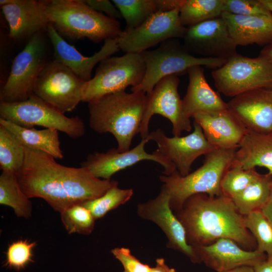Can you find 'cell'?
I'll return each mask as SVG.
<instances>
[{
    "label": "cell",
    "instance_id": "cell-20",
    "mask_svg": "<svg viewBox=\"0 0 272 272\" xmlns=\"http://www.w3.org/2000/svg\"><path fill=\"white\" fill-rule=\"evenodd\" d=\"M46 33L52 45L54 59L71 70L85 82L90 80L95 65L119 51L117 38L107 39L101 48L91 56H85L67 43L50 23Z\"/></svg>",
    "mask_w": 272,
    "mask_h": 272
},
{
    "label": "cell",
    "instance_id": "cell-40",
    "mask_svg": "<svg viewBox=\"0 0 272 272\" xmlns=\"http://www.w3.org/2000/svg\"><path fill=\"white\" fill-rule=\"evenodd\" d=\"M253 267L254 272H272V256H267Z\"/></svg>",
    "mask_w": 272,
    "mask_h": 272
},
{
    "label": "cell",
    "instance_id": "cell-3",
    "mask_svg": "<svg viewBox=\"0 0 272 272\" xmlns=\"http://www.w3.org/2000/svg\"><path fill=\"white\" fill-rule=\"evenodd\" d=\"M147 101V95L122 91L104 95L88 103L89 126L94 131L111 133L120 152L130 150L138 133Z\"/></svg>",
    "mask_w": 272,
    "mask_h": 272
},
{
    "label": "cell",
    "instance_id": "cell-2",
    "mask_svg": "<svg viewBox=\"0 0 272 272\" xmlns=\"http://www.w3.org/2000/svg\"><path fill=\"white\" fill-rule=\"evenodd\" d=\"M174 213L185 229L187 243L192 247L228 238L246 250L256 249V242L245 226L244 216L232 199L224 194L193 195Z\"/></svg>",
    "mask_w": 272,
    "mask_h": 272
},
{
    "label": "cell",
    "instance_id": "cell-6",
    "mask_svg": "<svg viewBox=\"0 0 272 272\" xmlns=\"http://www.w3.org/2000/svg\"><path fill=\"white\" fill-rule=\"evenodd\" d=\"M141 55L146 65V72L142 82L131 87L132 92L149 94L162 78L172 75L187 73L191 67L200 65L216 69L228 60L225 59L196 57L190 53L178 39L172 38L161 43L157 48L146 50Z\"/></svg>",
    "mask_w": 272,
    "mask_h": 272
},
{
    "label": "cell",
    "instance_id": "cell-46",
    "mask_svg": "<svg viewBox=\"0 0 272 272\" xmlns=\"http://www.w3.org/2000/svg\"><path fill=\"white\" fill-rule=\"evenodd\" d=\"M122 272H126V271H122Z\"/></svg>",
    "mask_w": 272,
    "mask_h": 272
},
{
    "label": "cell",
    "instance_id": "cell-19",
    "mask_svg": "<svg viewBox=\"0 0 272 272\" xmlns=\"http://www.w3.org/2000/svg\"><path fill=\"white\" fill-rule=\"evenodd\" d=\"M227 106L248 131L272 132V90L257 89L242 93L231 99Z\"/></svg>",
    "mask_w": 272,
    "mask_h": 272
},
{
    "label": "cell",
    "instance_id": "cell-42",
    "mask_svg": "<svg viewBox=\"0 0 272 272\" xmlns=\"http://www.w3.org/2000/svg\"><path fill=\"white\" fill-rule=\"evenodd\" d=\"M263 215L272 225V180L268 199L261 210Z\"/></svg>",
    "mask_w": 272,
    "mask_h": 272
},
{
    "label": "cell",
    "instance_id": "cell-38",
    "mask_svg": "<svg viewBox=\"0 0 272 272\" xmlns=\"http://www.w3.org/2000/svg\"><path fill=\"white\" fill-rule=\"evenodd\" d=\"M114 257L122 264L126 272H150L151 267L142 263L131 253L129 248L116 247L111 250Z\"/></svg>",
    "mask_w": 272,
    "mask_h": 272
},
{
    "label": "cell",
    "instance_id": "cell-16",
    "mask_svg": "<svg viewBox=\"0 0 272 272\" xmlns=\"http://www.w3.org/2000/svg\"><path fill=\"white\" fill-rule=\"evenodd\" d=\"M169 200V194L162 186L155 198L138 204L137 214L161 228L167 238L168 248L182 253L192 263H200L193 247L187 243L185 229L171 209Z\"/></svg>",
    "mask_w": 272,
    "mask_h": 272
},
{
    "label": "cell",
    "instance_id": "cell-15",
    "mask_svg": "<svg viewBox=\"0 0 272 272\" xmlns=\"http://www.w3.org/2000/svg\"><path fill=\"white\" fill-rule=\"evenodd\" d=\"M182 39L192 54L228 60L237 54V45L222 16L186 27Z\"/></svg>",
    "mask_w": 272,
    "mask_h": 272
},
{
    "label": "cell",
    "instance_id": "cell-23",
    "mask_svg": "<svg viewBox=\"0 0 272 272\" xmlns=\"http://www.w3.org/2000/svg\"><path fill=\"white\" fill-rule=\"evenodd\" d=\"M189 84L187 92L182 99L185 115L190 118L198 113H211L228 109L219 93L209 85L204 74V67L197 65L187 71Z\"/></svg>",
    "mask_w": 272,
    "mask_h": 272
},
{
    "label": "cell",
    "instance_id": "cell-9",
    "mask_svg": "<svg viewBox=\"0 0 272 272\" xmlns=\"http://www.w3.org/2000/svg\"><path fill=\"white\" fill-rule=\"evenodd\" d=\"M0 118L27 128L41 126L54 129L75 139L82 137L86 131L79 116L68 117L34 94L23 101L1 102Z\"/></svg>",
    "mask_w": 272,
    "mask_h": 272
},
{
    "label": "cell",
    "instance_id": "cell-22",
    "mask_svg": "<svg viewBox=\"0 0 272 272\" xmlns=\"http://www.w3.org/2000/svg\"><path fill=\"white\" fill-rule=\"evenodd\" d=\"M193 118L201 127L208 141L215 149H238L248 131L228 109L217 112L198 113Z\"/></svg>",
    "mask_w": 272,
    "mask_h": 272
},
{
    "label": "cell",
    "instance_id": "cell-12",
    "mask_svg": "<svg viewBox=\"0 0 272 272\" xmlns=\"http://www.w3.org/2000/svg\"><path fill=\"white\" fill-rule=\"evenodd\" d=\"M186 27L179 18V9L157 12L139 27L122 30L117 38L120 50L141 53L159 43L172 38H183Z\"/></svg>",
    "mask_w": 272,
    "mask_h": 272
},
{
    "label": "cell",
    "instance_id": "cell-8",
    "mask_svg": "<svg viewBox=\"0 0 272 272\" xmlns=\"http://www.w3.org/2000/svg\"><path fill=\"white\" fill-rule=\"evenodd\" d=\"M45 32L36 34L14 58L9 76L1 90V102H19L33 94L34 85L48 62Z\"/></svg>",
    "mask_w": 272,
    "mask_h": 272
},
{
    "label": "cell",
    "instance_id": "cell-45",
    "mask_svg": "<svg viewBox=\"0 0 272 272\" xmlns=\"http://www.w3.org/2000/svg\"><path fill=\"white\" fill-rule=\"evenodd\" d=\"M263 4L272 12V0H261Z\"/></svg>",
    "mask_w": 272,
    "mask_h": 272
},
{
    "label": "cell",
    "instance_id": "cell-41",
    "mask_svg": "<svg viewBox=\"0 0 272 272\" xmlns=\"http://www.w3.org/2000/svg\"><path fill=\"white\" fill-rule=\"evenodd\" d=\"M150 272H178L174 268L169 267L163 258H158L154 267H151Z\"/></svg>",
    "mask_w": 272,
    "mask_h": 272
},
{
    "label": "cell",
    "instance_id": "cell-32",
    "mask_svg": "<svg viewBox=\"0 0 272 272\" xmlns=\"http://www.w3.org/2000/svg\"><path fill=\"white\" fill-rule=\"evenodd\" d=\"M133 189H121L115 185L101 196L81 204L88 209L95 220L103 217L109 211L127 202L132 197Z\"/></svg>",
    "mask_w": 272,
    "mask_h": 272
},
{
    "label": "cell",
    "instance_id": "cell-21",
    "mask_svg": "<svg viewBox=\"0 0 272 272\" xmlns=\"http://www.w3.org/2000/svg\"><path fill=\"white\" fill-rule=\"evenodd\" d=\"M201 263L215 272L243 265L253 266L267 255L255 249L246 250L232 239L221 238L207 245L193 247Z\"/></svg>",
    "mask_w": 272,
    "mask_h": 272
},
{
    "label": "cell",
    "instance_id": "cell-11",
    "mask_svg": "<svg viewBox=\"0 0 272 272\" xmlns=\"http://www.w3.org/2000/svg\"><path fill=\"white\" fill-rule=\"evenodd\" d=\"M86 82L64 64L48 61L33 88V94L64 114L82 102Z\"/></svg>",
    "mask_w": 272,
    "mask_h": 272
},
{
    "label": "cell",
    "instance_id": "cell-36",
    "mask_svg": "<svg viewBox=\"0 0 272 272\" xmlns=\"http://www.w3.org/2000/svg\"><path fill=\"white\" fill-rule=\"evenodd\" d=\"M37 245L36 242L27 240H18L11 243L6 252L4 266L20 270L29 263L33 262V250Z\"/></svg>",
    "mask_w": 272,
    "mask_h": 272
},
{
    "label": "cell",
    "instance_id": "cell-13",
    "mask_svg": "<svg viewBox=\"0 0 272 272\" xmlns=\"http://www.w3.org/2000/svg\"><path fill=\"white\" fill-rule=\"evenodd\" d=\"M179 81L177 75L166 76L147 94V104L139 130L142 139L149 134V122L155 114H160L170 121L174 136L180 137L182 131L191 130L190 118L184 113L182 101L178 92Z\"/></svg>",
    "mask_w": 272,
    "mask_h": 272
},
{
    "label": "cell",
    "instance_id": "cell-10",
    "mask_svg": "<svg viewBox=\"0 0 272 272\" xmlns=\"http://www.w3.org/2000/svg\"><path fill=\"white\" fill-rule=\"evenodd\" d=\"M211 74L218 91L226 96L257 89L272 90V64L260 55L251 58L236 54Z\"/></svg>",
    "mask_w": 272,
    "mask_h": 272
},
{
    "label": "cell",
    "instance_id": "cell-28",
    "mask_svg": "<svg viewBox=\"0 0 272 272\" xmlns=\"http://www.w3.org/2000/svg\"><path fill=\"white\" fill-rule=\"evenodd\" d=\"M0 203L12 208L18 217L28 219L32 216V202L22 190L15 173L2 172Z\"/></svg>",
    "mask_w": 272,
    "mask_h": 272
},
{
    "label": "cell",
    "instance_id": "cell-14",
    "mask_svg": "<svg viewBox=\"0 0 272 272\" xmlns=\"http://www.w3.org/2000/svg\"><path fill=\"white\" fill-rule=\"evenodd\" d=\"M193 127V132L184 137H168L160 128L148 135L150 140L155 141L158 145L154 152L170 162L183 176L190 173L192 163L198 157L215 149L195 121Z\"/></svg>",
    "mask_w": 272,
    "mask_h": 272
},
{
    "label": "cell",
    "instance_id": "cell-17",
    "mask_svg": "<svg viewBox=\"0 0 272 272\" xmlns=\"http://www.w3.org/2000/svg\"><path fill=\"white\" fill-rule=\"evenodd\" d=\"M150 139H142L135 147L125 152H120L115 148L109 149L105 153L95 152L89 155L81 166L87 168L96 177L103 179H111L117 172L132 166L140 161L150 160L162 165L165 175H169L177 170L174 165L166 158L154 151L148 153L145 146Z\"/></svg>",
    "mask_w": 272,
    "mask_h": 272
},
{
    "label": "cell",
    "instance_id": "cell-5",
    "mask_svg": "<svg viewBox=\"0 0 272 272\" xmlns=\"http://www.w3.org/2000/svg\"><path fill=\"white\" fill-rule=\"evenodd\" d=\"M237 149L213 150L205 155L201 166L185 176L177 170L169 175H161L160 180L169 194L172 211L180 210L185 200L194 194L210 196L223 194L221 181L232 165Z\"/></svg>",
    "mask_w": 272,
    "mask_h": 272
},
{
    "label": "cell",
    "instance_id": "cell-25",
    "mask_svg": "<svg viewBox=\"0 0 272 272\" xmlns=\"http://www.w3.org/2000/svg\"><path fill=\"white\" fill-rule=\"evenodd\" d=\"M257 166L266 168L272 175V132L247 131L235 152L231 167L250 169Z\"/></svg>",
    "mask_w": 272,
    "mask_h": 272
},
{
    "label": "cell",
    "instance_id": "cell-1",
    "mask_svg": "<svg viewBox=\"0 0 272 272\" xmlns=\"http://www.w3.org/2000/svg\"><path fill=\"white\" fill-rule=\"evenodd\" d=\"M24 148V164L16 174L22 190L29 199L42 198L59 213L97 198L118 184L96 177L85 167L65 166L47 153Z\"/></svg>",
    "mask_w": 272,
    "mask_h": 272
},
{
    "label": "cell",
    "instance_id": "cell-39",
    "mask_svg": "<svg viewBox=\"0 0 272 272\" xmlns=\"http://www.w3.org/2000/svg\"><path fill=\"white\" fill-rule=\"evenodd\" d=\"M94 10L117 20L122 18L120 12L112 2L108 0H84Z\"/></svg>",
    "mask_w": 272,
    "mask_h": 272
},
{
    "label": "cell",
    "instance_id": "cell-37",
    "mask_svg": "<svg viewBox=\"0 0 272 272\" xmlns=\"http://www.w3.org/2000/svg\"><path fill=\"white\" fill-rule=\"evenodd\" d=\"M224 12L245 16L272 18V12L261 0H224Z\"/></svg>",
    "mask_w": 272,
    "mask_h": 272
},
{
    "label": "cell",
    "instance_id": "cell-33",
    "mask_svg": "<svg viewBox=\"0 0 272 272\" xmlns=\"http://www.w3.org/2000/svg\"><path fill=\"white\" fill-rule=\"evenodd\" d=\"M247 229L254 238L256 249L265 253L267 256H272V225L263 215L261 210L252 212L244 216Z\"/></svg>",
    "mask_w": 272,
    "mask_h": 272
},
{
    "label": "cell",
    "instance_id": "cell-27",
    "mask_svg": "<svg viewBox=\"0 0 272 272\" xmlns=\"http://www.w3.org/2000/svg\"><path fill=\"white\" fill-rule=\"evenodd\" d=\"M272 175L260 174L242 191L231 199L243 216L261 210L266 202L270 193Z\"/></svg>",
    "mask_w": 272,
    "mask_h": 272
},
{
    "label": "cell",
    "instance_id": "cell-7",
    "mask_svg": "<svg viewBox=\"0 0 272 272\" xmlns=\"http://www.w3.org/2000/svg\"><path fill=\"white\" fill-rule=\"evenodd\" d=\"M146 65L141 53H125L107 57L99 63L94 77L86 82L82 102L89 103L107 94L134 87L143 81Z\"/></svg>",
    "mask_w": 272,
    "mask_h": 272
},
{
    "label": "cell",
    "instance_id": "cell-26",
    "mask_svg": "<svg viewBox=\"0 0 272 272\" xmlns=\"http://www.w3.org/2000/svg\"><path fill=\"white\" fill-rule=\"evenodd\" d=\"M0 125L12 132L25 147L44 152L55 159L63 158L58 130L24 127L2 118Z\"/></svg>",
    "mask_w": 272,
    "mask_h": 272
},
{
    "label": "cell",
    "instance_id": "cell-4",
    "mask_svg": "<svg viewBox=\"0 0 272 272\" xmlns=\"http://www.w3.org/2000/svg\"><path fill=\"white\" fill-rule=\"evenodd\" d=\"M50 23L62 37L87 38L94 43L117 38L122 31L119 22L98 12L84 0H45Z\"/></svg>",
    "mask_w": 272,
    "mask_h": 272
},
{
    "label": "cell",
    "instance_id": "cell-31",
    "mask_svg": "<svg viewBox=\"0 0 272 272\" xmlns=\"http://www.w3.org/2000/svg\"><path fill=\"white\" fill-rule=\"evenodd\" d=\"M126 23L125 29L135 28L159 12L156 0H113Z\"/></svg>",
    "mask_w": 272,
    "mask_h": 272
},
{
    "label": "cell",
    "instance_id": "cell-30",
    "mask_svg": "<svg viewBox=\"0 0 272 272\" xmlns=\"http://www.w3.org/2000/svg\"><path fill=\"white\" fill-rule=\"evenodd\" d=\"M24 146L9 130L0 125V167L2 171L16 174L24 162Z\"/></svg>",
    "mask_w": 272,
    "mask_h": 272
},
{
    "label": "cell",
    "instance_id": "cell-34",
    "mask_svg": "<svg viewBox=\"0 0 272 272\" xmlns=\"http://www.w3.org/2000/svg\"><path fill=\"white\" fill-rule=\"evenodd\" d=\"M62 223L70 234H91L95 227V219L90 211L82 204L74 205L60 213Z\"/></svg>",
    "mask_w": 272,
    "mask_h": 272
},
{
    "label": "cell",
    "instance_id": "cell-35",
    "mask_svg": "<svg viewBox=\"0 0 272 272\" xmlns=\"http://www.w3.org/2000/svg\"><path fill=\"white\" fill-rule=\"evenodd\" d=\"M260 174L255 168L244 169L231 167L225 173L221 181L223 194L232 198L245 189Z\"/></svg>",
    "mask_w": 272,
    "mask_h": 272
},
{
    "label": "cell",
    "instance_id": "cell-44",
    "mask_svg": "<svg viewBox=\"0 0 272 272\" xmlns=\"http://www.w3.org/2000/svg\"><path fill=\"white\" fill-rule=\"evenodd\" d=\"M223 272H254V271L252 266L243 265Z\"/></svg>",
    "mask_w": 272,
    "mask_h": 272
},
{
    "label": "cell",
    "instance_id": "cell-18",
    "mask_svg": "<svg viewBox=\"0 0 272 272\" xmlns=\"http://www.w3.org/2000/svg\"><path fill=\"white\" fill-rule=\"evenodd\" d=\"M2 11L9 27V36L27 43L37 33L45 31L50 22L45 1L1 0Z\"/></svg>",
    "mask_w": 272,
    "mask_h": 272
},
{
    "label": "cell",
    "instance_id": "cell-43",
    "mask_svg": "<svg viewBox=\"0 0 272 272\" xmlns=\"http://www.w3.org/2000/svg\"><path fill=\"white\" fill-rule=\"evenodd\" d=\"M259 55L265 58L272 64V43L264 46Z\"/></svg>",
    "mask_w": 272,
    "mask_h": 272
},
{
    "label": "cell",
    "instance_id": "cell-29",
    "mask_svg": "<svg viewBox=\"0 0 272 272\" xmlns=\"http://www.w3.org/2000/svg\"><path fill=\"white\" fill-rule=\"evenodd\" d=\"M224 12V0H183L179 18L185 27L220 17Z\"/></svg>",
    "mask_w": 272,
    "mask_h": 272
},
{
    "label": "cell",
    "instance_id": "cell-24",
    "mask_svg": "<svg viewBox=\"0 0 272 272\" xmlns=\"http://www.w3.org/2000/svg\"><path fill=\"white\" fill-rule=\"evenodd\" d=\"M230 35L237 46L256 44L265 46L272 43V18L245 16L224 12Z\"/></svg>",
    "mask_w": 272,
    "mask_h": 272
}]
</instances>
